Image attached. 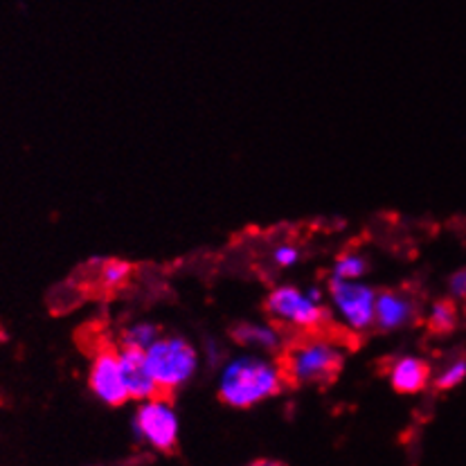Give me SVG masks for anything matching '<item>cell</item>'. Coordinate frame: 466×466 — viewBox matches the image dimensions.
<instances>
[{
	"mask_svg": "<svg viewBox=\"0 0 466 466\" xmlns=\"http://www.w3.org/2000/svg\"><path fill=\"white\" fill-rule=\"evenodd\" d=\"M278 363L287 383L329 385L339 379L345 359L329 334H299L279 351Z\"/></svg>",
	"mask_w": 466,
	"mask_h": 466,
	"instance_id": "cell-1",
	"label": "cell"
},
{
	"mask_svg": "<svg viewBox=\"0 0 466 466\" xmlns=\"http://www.w3.org/2000/svg\"><path fill=\"white\" fill-rule=\"evenodd\" d=\"M287 385L282 368L273 360L244 356L223 370L218 399L230 408H253L282 392Z\"/></svg>",
	"mask_w": 466,
	"mask_h": 466,
	"instance_id": "cell-2",
	"label": "cell"
},
{
	"mask_svg": "<svg viewBox=\"0 0 466 466\" xmlns=\"http://www.w3.org/2000/svg\"><path fill=\"white\" fill-rule=\"evenodd\" d=\"M266 313L287 329L299 334H329V311L320 304V291H299L296 287H278L264 302Z\"/></svg>",
	"mask_w": 466,
	"mask_h": 466,
	"instance_id": "cell-3",
	"label": "cell"
},
{
	"mask_svg": "<svg viewBox=\"0 0 466 466\" xmlns=\"http://www.w3.org/2000/svg\"><path fill=\"white\" fill-rule=\"evenodd\" d=\"M147 363L158 383L160 397L169 399L197 370V351L180 336H160L145 350Z\"/></svg>",
	"mask_w": 466,
	"mask_h": 466,
	"instance_id": "cell-4",
	"label": "cell"
},
{
	"mask_svg": "<svg viewBox=\"0 0 466 466\" xmlns=\"http://www.w3.org/2000/svg\"><path fill=\"white\" fill-rule=\"evenodd\" d=\"M136 432L145 444L160 453H169L178 444V417L169 406V399L156 397L142 401L136 412Z\"/></svg>",
	"mask_w": 466,
	"mask_h": 466,
	"instance_id": "cell-5",
	"label": "cell"
},
{
	"mask_svg": "<svg viewBox=\"0 0 466 466\" xmlns=\"http://www.w3.org/2000/svg\"><path fill=\"white\" fill-rule=\"evenodd\" d=\"M88 383L95 397L106 403V406H125L128 399H131L125 383V374H122L120 351L116 347H97V351L93 356V363H90Z\"/></svg>",
	"mask_w": 466,
	"mask_h": 466,
	"instance_id": "cell-6",
	"label": "cell"
},
{
	"mask_svg": "<svg viewBox=\"0 0 466 466\" xmlns=\"http://www.w3.org/2000/svg\"><path fill=\"white\" fill-rule=\"evenodd\" d=\"M329 293L342 320L354 331H365L374 325V304L377 291L356 279H329Z\"/></svg>",
	"mask_w": 466,
	"mask_h": 466,
	"instance_id": "cell-7",
	"label": "cell"
},
{
	"mask_svg": "<svg viewBox=\"0 0 466 466\" xmlns=\"http://www.w3.org/2000/svg\"><path fill=\"white\" fill-rule=\"evenodd\" d=\"M417 299L406 289H388L377 293L374 304V327L381 331H397L417 318Z\"/></svg>",
	"mask_w": 466,
	"mask_h": 466,
	"instance_id": "cell-8",
	"label": "cell"
},
{
	"mask_svg": "<svg viewBox=\"0 0 466 466\" xmlns=\"http://www.w3.org/2000/svg\"><path fill=\"white\" fill-rule=\"evenodd\" d=\"M120 365H122V374H125L128 397L137 399V401H149V399L160 397L158 383H156L154 374H151L149 370V363H147L145 350L122 347Z\"/></svg>",
	"mask_w": 466,
	"mask_h": 466,
	"instance_id": "cell-9",
	"label": "cell"
},
{
	"mask_svg": "<svg viewBox=\"0 0 466 466\" xmlns=\"http://www.w3.org/2000/svg\"><path fill=\"white\" fill-rule=\"evenodd\" d=\"M390 383L401 394H417L428 388L432 379L431 363L417 356H401L390 365Z\"/></svg>",
	"mask_w": 466,
	"mask_h": 466,
	"instance_id": "cell-10",
	"label": "cell"
},
{
	"mask_svg": "<svg viewBox=\"0 0 466 466\" xmlns=\"http://www.w3.org/2000/svg\"><path fill=\"white\" fill-rule=\"evenodd\" d=\"M232 340L244 347H259L266 351H282V336L275 327L255 325V322H237L230 329Z\"/></svg>",
	"mask_w": 466,
	"mask_h": 466,
	"instance_id": "cell-11",
	"label": "cell"
},
{
	"mask_svg": "<svg viewBox=\"0 0 466 466\" xmlns=\"http://www.w3.org/2000/svg\"><path fill=\"white\" fill-rule=\"evenodd\" d=\"M460 309L453 299H437L428 316V325L435 334H451L458 327Z\"/></svg>",
	"mask_w": 466,
	"mask_h": 466,
	"instance_id": "cell-12",
	"label": "cell"
},
{
	"mask_svg": "<svg viewBox=\"0 0 466 466\" xmlns=\"http://www.w3.org/2000/svg\"><path fill=\"white\" fill-rule=\"evenodd\" d=\"M466 381V356L458 354L446 360L440 372L432 377V385L437 390H453Z\"/></svg>",
	"mask_w": 466,
	"mask_h": 466,
	"instance_id": "cell-13",
	"label": "cell"
},
{
	"mask_svg": "<svg viewBox=\"0 0 466 466\" xmlns=\"http://www.w3.org/2000/svg\"><path fill=\"white\" fill-rule=\"evenodd\" d=\"M160 339V329L151 322H137L128 329L122 331V347H136V350H147L151 342Z\"/></svg>",
	"mask_w": 466,
	"mask_h": 466,
	"instance_id": "cell-14",
	"label": "cell"
},
{
	"mask_svg": "<svg viewBox=\"0 0 466 466\" xmlns=\"http://www.w3.org/2000/svg\"><path fill=\"white\" fill-rule=\"evenodd\" d=\"M370 264L368 259H365L363 255L359 253H342L339 255V259H336L334 264V273H331V278L336 279H359L360 275L368 273Z\"/></svg>",
	"mask_w": 466,
	"mask_h": 466,
	"instance_id": "cell-15",
	"label": "cell"
},
{
	"mask_svg": "<svg viewBox=\"0 0 466 466\" xmlns=\"http://www.w3.org/2000/svg\"><path fill=\"white\" fill-rule=\"evenodd\" d=\"M128 278V264L120 259H111L104 261L102 264V282L104 287L108 289H117L125 284V279Z\"/></svg>",
	"mask_w": 466,
	"mask_h": 466,
	"instance_id": "cell-16",
	"label": "cell"
},
{
	"mask_svg": "<svg viewBox=\"0 0 466 466\" xmlns=\"http://www.w3.org/2000/svg\"><path fill=\"white\" fill-rule=\"evenodd\" d=\"M273 261L279 268H291V266H296L299 261V250L291 244H279L273 250Z\"/></svg>",
	"mask_w": 466,
	"mask_h": 466,
	"instance_id": "cell-17",
	"label": "cell"
},
{
	"mask_svg": "<svg viewBox=\"0 0 466 466\" xmlns=\"http://www.w3.org/2000/svg\"><path fill=\"white\" fill-rule=\"evenodd\" d=\"M449 293L455 299H464L466 298V268L455 270L453 275L449 278Z\"/></svg>",
	"mask_w": 466,
	"mask_h": 466,
	"instance_id": "cell-18",
	"label": "cell"
},
{
	"mask_svg": "<svg viewBox=\"0 0 466 466\" xmlns=\"http://www.w3.org/2000/svg\"><path fill=\"white\" fill-rule=\"evenodd\" d=\"M248 466H284V464L275 462V460H257V462H250Z\"/></svg>",
	"mask_w": 466,
	"mask_h": 466,
	"instance_id": "cell-19",
	"label": "cell"
},
{
	"mask_svg": "<svg viewBox=\"0 0 466 466\" xmlns=\"http://www.w3.org/2000/svg\"><path fill=\"white\" fill-rule=\"evenodd\" d=\"M462 302H464V313H466V298L462 299Z\"/></svg>",
	"mask_w": 466,
	"mask_h": 466,
	"instance_id": "cell-20",
	"label": "cell"
}]
</instances>
